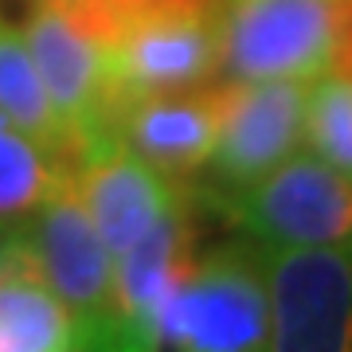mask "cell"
I'll return each mask as SVG.
<instances>
[{"instance_id":"9","label":"cell","mask_w":352,"mask_h":352,"mask_svg":"<svg viewBox=\"0 0 352 352\" xmlns=\"http://www.w3.org/2000/svg\"><path fill=\"white\" fill-rule=\"evenodd\" d=\"M75 192L113 258L133 239H141L164 212L188 204L184 180L153 168L126 141H113L78 164Z\"/></svg>"},{"instance_id":"15","label":"cell","mask_w":352,"mask_h":352,"mask_svg":"<svg viewBox=\"0 0 352 352\" xmlns=\"http://www.w3.org/2000/svg\"><path fill=\"white\" fill-rule=\"evenodd\" d=\"M305 141L333 168L352 176V78L325 75L309 78L305 90Z\"/></svg>"},{"instance_id":"3","label":"cell","mask_w":352,"mask_h":352,"mask_svg":"<svg viewBox=\"0 0 352 352\" xmlns=\"http://www.w3.org/2000/svg\"><path fill=\"white\" fill-rule=\"evenodd\" d=\"M270 337L278 352L352 349V239L263 247Z\"/></svg>"},{"instance_id":"1","label":"cell","mask_w":352,"mask_h":352,"mask_svg":"<svg viewBox=\"0 0 352 352\" xmlns=\"http://www.w3.org/2000/svg\"><path fill=\"white\" fill-rule=\"evenodd\" d=\"M28 51L63 122L75 161L122 141V106L113 94L110 32L71 0H39L28 12Z\"/></svg>"},{"instance_id":"13","label":"cell","mask_w":352,"mask_h":352,"mask_svg":"<svg viewBox=\"0 0 352 352\" xmlns=\"http://www.w3.org/2000/svg\"><path fill=\"white\" fill-rule=\"evenodd\" d=\"M0 113L24 133H32L39 145H47L51 153H59L63 161H71L78 168L71 138H67L63 122L55 118V106H51L47 90H43V78L32 63L24 32L12 28L8 20H0Z\"/></svg>"},{"instance_id":"10","label":"cell","mask_w":352,"mask_h":352,"mask_svg":"<svg viewBox=\"0 0 352 352\" xmlns=\"http://www.w3.org/2000/svg\"><path fill=\"white\" fill-rule=\"evenodd\" d=\"M196 266V231L188 204L157 223L113 258V349H149V321Z\"/></svg>"},{"instance_id":"6","label":"cell","mask_w":352,"mask_h":352,"mask_svg":"<svg viewBox=\"0 0 352 352\" xmlns=\"http://www.w3.org/2000/svg\"><path fill=\"white\" fill-rule=\"evenodd\" d=\"M113 94L129 102L176 94L219 78V12L212 8H149L126 16L110 47Z\"/></svg>"},{"instance_id":"2","label":"cell","mask_w":352,"mask_h":352,"mask_svg":"<svg viewBox=\"0 0 352 352\" xmlns=\"http://www.w3.org/2000/svg\"><path fill=\"white\" fill-rule=\"evenodd\" d=\"M263 258L251 247H215L196 254L188 278L161 302L149 321V349L254 352L266 349Z\"/></svg>"},{"instance_id":"12","label":"cell","mask_w":352,"mask_h":352,"mask_svg":"<svg viewBox=\"0 0 352 352\" xmlns=\"http://www.w3.org/2000/svg\"><path fill=\"white\" fill-rule=\"evenodd\" d=\"M90 349L82 321L43 282L20 235H0V352Z\"/></svg>"},{"instance_id":"11","label":"cell","mask_w":352,"mask_h":352,"mask_svg":"<svg viewBox=\"0 0 352 352\" xmlns=\"http://www.w3.org/2000/svg\"><path fill=\"white\" fill-rule=\"evenodd\" d=\"M227 106V82L212 78L204 87L138 98L122 110V141L173 180H192L212 161L219 122Z\"/></svg>"},{"instance_id":"14","label":"cell","mask_w":352,"mask_h":352,"mask_svg":"<svg viewBox=\"0 0 352 352\" xmlns=\"http://www.w3.org/2000/svg\"><path fill=\"white\" fill-rule=\"evenodd\" d=\"M75 164L39 145L0 113V223L24 219L59 188L75 184Z\"/></svg>"},{"instance_id":"4","label":"cell","mask_w":352,"mask_h":352,"mask_svg":"<svg viewBox=\"0 0 352 352\" xmlns=\"http://www.w3.org/2000/svg\"><path fill=\"white\" fill-rule=\"evenodd\" d=\"M337 39V0H223L219 71L251 78L325 75Z\"/></svg>"},{"instance_id":"8","label":"cell","mask_w":352,"mask_h":352,"mask_svg":"<svg viewBox=\"0 0 352 352\" xmlns=\"http://www.w3.org/2000/svg\"><path fill=\"white\" fill-rule=\"evenodd\" d=\"M305 90L302 78H227L223 122L208 161L219 188H247L298 153L305 141Z\"/></svg>"},{"instance_id":"16","label":"cell","mask_w":352,"mask_h":352,"mask_svg":"<svg viewBox=\"0 0 352 352\" xmlns=\"http://www.w3.org/2000/svg\"><path fill=\"white\" fill-rule=\"evenodd\" d=\"M329 71L352 78V0H337V39H333Z\"/></svg>"},{"instance_id":"7","label":"cell","mask_w":352,"mask_h":352,"mask_svg":"<svg viewBox=\"0 0 352 352\" xmlns=\"http://www.w3.org/2000/svg\"><path fill=\"white\" fill-rule=\"evenodd\" d=\"M16 235L28 247L43 282L82 321L90 349H113V254L94 231L75 184L39 204L28 227Z\"/></svg>"},{"instance_id":"5","label":"cell","mask_w":352,"mask_h":352,"mask_svg":"<svg viewBox=\"0 0 352 352\" xmlns=\"http://www.w3.org/2000/svg\"><path fill=\"white\" fill-rule=\"evenodd\" d=\"M231 219L258 247L352 239V176L317 153H289L263 180L231 192Z\"/></svg>"}]
</instances>
